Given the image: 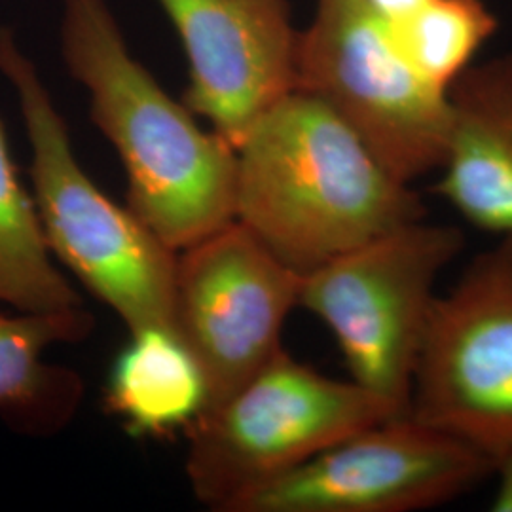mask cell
Returning a JSON list of instances; mask_svg holds the SVG:
<instances>
[{"instance_id": "cell-1", "label": "cell", "mask_w": 512, "mask_h": 512, "mask_svg": "<svg viewBox=\"0 0 512 512\" xmlns=\"http://www.w3.org/2000/svg\"><path fill=\"white\" fill-rule=\"evenodd\" d=\"M425 215L412 184L311 93L281 97L236 145L234 219L296 274Z\"/></svg>"}, {"instance_id": "cell-2", "label": "cell", "mask_w": 512, "mask_h": 512, "mask_svg": "<svg viewBox=\"0 0 512 512\" xmlns=\"http://www.w3.org/2000/svg\"><path fill=\"white\" fill-rule=\"evenodd\" d=\"M61 54L120 156L128 209L175 253L234 220L236 147L131 54L107 0H61Z\"/></svg>"}, {"instance_id": "cell-3", "label": "cell", "mask_w": 512, "mask_h": 512, "mask_svg": "<svg viewBox=\"0 0 512 512\" xmlns=\"http://www.w3.org/2000/svg\"><path fill=\"white\" fill-rule=\"evenodd\" d=\"M0 73L18 97L31 192L52 256L129 332L175 330L177 253L84 171L52 93L10 29H0Z\"/></svg>"}, {"instance_id": "cell-4", "label": "cell", "mask_w": 512, "mask_h": 512, "mask_svg": "<svg viewBox=\"0 0 512 512\" xmlns=\"http://www.w3.org/2000/svg\"><path fill=\"white\" fill-rule=\"evenodd\" d=\"M463 247L456 226L414 220L302 275L298 308L334 334L351 380L399 416L410 410L435 285Z\"/></svg>"}, {"instance_id": "cell-5", "label": "cell", "mask_w": 512, "mask_h": 512, "mask_svg": "<svg viewBox=\"0 0 512 512\" xmlns=\"http://www.w3.org/2000/svg\"><path fill=\"white\" fill-rule=\"evenodd\" d=\"M395 416L365 387L329 378L281 349L186 427V478L200 503L226 512L256 486Z\"/></svg>"}, {"instance_id": "cell-6", "label": "cell", "mask_w": 512, "mask_h": 512, "mask_svg": "<svg viewBox=\"0 0 512 512\" xmlns=\"http://www.w3.org/2000/svg\"><path fill=\"white\" fill-rule=\"evenodd\" d=\"M296 88L327 103L404 183L439 171L448 92L406 59L393 25L363 0H317L296 44Z\"/></svg>"}, {"instance_id": "cell-7", "label": "cell", "mask_w": 512, "mask_h": 512, "mask_svg": "<svg viewBox=\"0 0 512 512\" xmlns=\"http://www.w3.org/2000/svg\"><path fill=\"white\" fill-rule=\"evenodd\" d=\"M408 414L494 461L512 444V236L471 260L439 294Z\"/></svg>"}, {"instance_id": "cell-8", "label": "cell", "mask_w": 512, "mask_h": 512, "mask_svg": "<svg viewBox=\"0 0 512 512\" xmlns=\"http://www.w3.org/2000/svg\"><path fill=\"white\" fill-rule=\"evenodd\" d=\"M492 471V458L473 444L404 414L332 444L226 512L423 511L469 492Z\"/></svg>"}, {"instance_id": "cell-9", "label": "cell", "mask_w": 512, "mask_h": 512, "mask_svg": "<svg viewBox=\"0 0 512 512\" xmlns=\"http://www.w3.org/2000/svg\"><path fill=\"white\" fill-rule=\"evenodd\" d=\"M300 283L302 275L236 219L177 253L175 330L202 365L207 408L226 401L283 349Z\"/></svg>"}, {"instance_id": "cell-10", "label": "cell", "mask_w": 512, "mask_h": 512, "mask_svg": "<svg viewBox=\"0 0 512 512\" xmlns=\"http://www.w3.org/2000/svg\"><path fill=\"white\" fill-rule=\"evenodd\" d=\"M188 61L183 103L234 147L296 88L289 0H158Z\"/></svg>"}, {"instance_id": "cell-11", "label": "cell", "mask_w": 512, "mask_h": 512, "mask_svg": "<svg viewBox=\"0 0 512 512\" xmlns=\"http://www.w3.org/2000/svg\"><path fill=\"white\" fill-rule=\"evenodd\" d=\"M448 105L433 192L478 230L512 236V54L467 67L450 86Z\"/></svg>"}, {"instance_id": "cell-12", "label": "cell", "mask_w": 512, "mask_h": 512, "mask_svg": "<svg viewBox=\"0 0 512 512\" xmlns=\"http://www.w3.org/2000/svg\"><path fill=\"white\" fill-rule=\"evenodd\" d=\"M95 319L84 306L63 311H0V420L25 437L46 439L74 420L84 380L78 372L44 361L55 344L90 336Z\"/></svg>"}, {"instance_id": "cell-13", "label": "cell", "mask_w": 512, "mask_h": 512, "mask_svg": "<svg viewBox=\"0 0 512 512\" xmlns=\"http://www.w3.org/2000/svg\"><path fill=\"white\" fill-rule=\"evenodd\" d=\"M129 336L110 370V410L133 437L186 431L209 404L202 365L175 330L150 327Z\"/></svg>"}, {"instance_id": "cell-14", "label": "cell", "mask_w": 512, "mask_h": 512, "mask_svg": "<svg viewBox=\"0 0 512 512\" xmlns=\"http://www.w3.org/2000/svg\"><path fill=\"white\" fill-rule=\"evenodd\" d=\"M0 304L16 311L73 310L84 306L55 266L38 219L33 192L19 179L0 118Z\"/></svg>"}, {"instance_id": "cell-15", "label": "cell", "mask_w": 512, "mask_h": 512, "mask_svg": "<svg viewBox=\"0 0 512 512\" xmlns=\"http://www.w3.org/2000/svg\"><path fill=\"white\" fill-rule=\"evenodd\" d=\"M495 29L497 19L482 0H429L393 25L406 59L444 92L473 65Z\"/></svg>"}, {"instance_id": "cell-16", "label": "cell", "mask_w": 512, "mask_h": 512, "mask_svg": "<svg viewBox=\"0 0 512 512\" xmlns=\"http://www.w3.org/2000/svg\"><path fill=\"white\" fill-rule=\"evenodd\" d=\"M497 488L492 499V511L512 512V444L494 456V471Z\"/></svg>"}, {"instance_id": "cell-17", "label": "cell", "mask_w": 512, "mask_h": 512, "mask_svg": "<svg viewBox=\"0 0 512 512\" xmlns=\"http://www.w3.org/2000/svg\"><path fill=\"white\" fill-rule=\"evenodd\" d=\"M368 8H372L378 16H382L391 25L403 21L414 14L429 0H363Z\"/></svg>"}]
</instances>
